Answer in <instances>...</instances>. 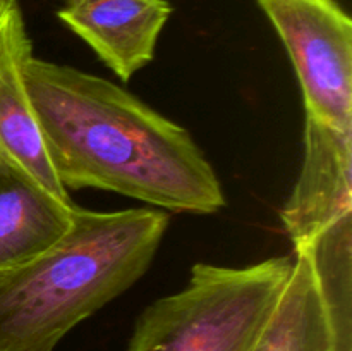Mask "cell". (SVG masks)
I'll use <instances>...</instances> for the list:
<instances>
[{
	"instance_id": "277c9868",
	"label": "cell",
	"mask_w": 352,
	"mask_h": 351,
	"mask_svg": "<svg viewBox=\"0 0 352 351\" xmlns=\"http://www.w3.org/2000/svg\"><path fill=\"white\" fill-rule=\"evenodd\" d=\"M287 48L306 116L352 131V21L336 0H258Z\"/></svg>"
},
{
	"instance_id": "52a82bcc",
	"label": "cell",
	"mask_w": 352,
	"mask_h": 351,
	"mask_svg": "<svg viewBox=\"0 0 352 351\" xmlns=\"http://www.w3.org/2000/svg\"><path fill=\"white\" fill-rule=\"evenodd\" d=\"M170 14L167 0H64L57 10L58 19L122 81L153 61Z\"/></svg>"
},
{
	"instance_id": "3957f363",
	"label": "cell",
	"mask_w": 352,
	"mask_h": 351,
	"mask_svg": "<svg viewBox=\"0 0 352 351\" xmlns=\"http://www.w3.org/2000/svg\"><path fill=\"white\" fill-rule=\"evenodd\" d=\"M294 257L250 267L196 264L188 284L143 310L129 351H250L277 305Z\"/></svg>"
},
{
	"instance_id": "ba28073f",
	"label": "cell",
	"mask_w": 352,
	"mask_h": 351,
	"mask_svg": "<svg viewBox=\"0 0 352 351\" xmlns=\"http://www.w3.org/2000/svg\"><path fill=\"white\" fill-rule=\"evenodd\" d=\"M76 210L0 151V277L54 246Z\"/></svg>"
},
{
	"instance_id": "9c48e42d",
	"label": "cell",
	"mask_w": 352,
	"mask_h": 351,
	"mask_svg": "<svg viewBox=\"0 0 352 351\" xmlns=\"http://www.w3.org/2000/svg\"><path fill=\"white\" fill-rule=\"evenodd\" d=\"M250 351H333L329 313L302 253H294L284 291Z\"/></svg>"
},
{
	"instance_id": "8992f818",
	"label": "cell",
	"mask_w": 352,
	"mask_h": 351,
	"mask_svg": "<svg viewBox=\"0 0 352 351\" xmlns=\"http://www.w3.org/2000/svg\"><path fill=\"white\" fill-rule=\"evenodd\" d=\"M33 57L17 0H0V151L16 160L65 203H74L60 184L31 105L26 64Z\"/></svg>"
},
{
	"instance_id": "7a4b0ae2",
	"label": "cell",
	"mask_w": 352,
	"mask_h": 351,
	"mask_svg": "<svg viewBox=\"0 0 352 351\" xmlns=\"http://www.w3.org/2000/svg\"><path fill=\"white\" fill-rule=\"evenodd\" d=\"M168 222L158 209L78 206L54 246L0 277V351H54L146 274Z\"/></svg>"
},
{
	"instance_id": "5b68a950",
	"label": "cell",
	"mask_w": 352,
	"mask_h": 351,
	"mask_svg": "<svg viewBox=\"0 0 352 351\" xmlns=\"http://www.w3.org/2000/svg\"><path fill=\"white\" fill-rule=\"evenodd\" d=\"M351 215L352 131L306 116L301 172L280 213L294 251Z\"/></svg>"
},
{
	"instance_id": "6da1fadb",
	"label": "cell",
	"mask_w": 352,
	"mask_h": 351,
	"mask_svg": "<svg viewBox=\"0 0 352 351\" xmlns=\"http://www.w3.org/2000/svg\"><path fill=\"white\" fill-rule=\"evenodd\" d=\"M26 88L47 155L65 189H103L182 213L227 203L188 129L116 83L31 57Z\"/></svg>"
}]
</instances>
